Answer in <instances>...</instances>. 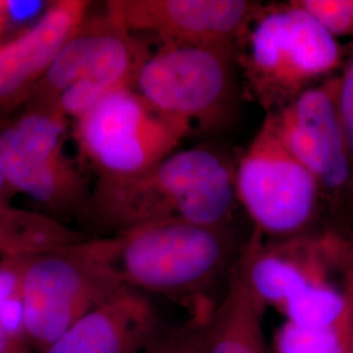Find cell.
<instances>
[{"label": "cell", "mask_w": 353, "mask_h": 353, "mask_svg": "<svg viewBox=\"0 0 353 353\" xmlns=\"http://www.w3.org/2000/svg\"><path fill=\"white\" fill-rule=\"evenodd\" d=\"M271 115L284 144L328 189L351 176L350 148L339 106V90L312 87Z\"/></svg>", "instance_id": "cell-10"}, {"label": "cell", "mask_w": 353, "mask_h": 353, "mask_svg": "<svg viewBox=\"0 0 353 353\" xmlns=\"http://www.w3.org/2000/svg\"><path fill=\"white\" fill-rule=\"evenodd\" d=\"M0 353H33L26 341L11 335L0 322Z\"/></svg>", "instance_id": "cell-19"}, {"label": "cell", "mask_w": 353, "mask_h": 353, "mask_svg": "<svg viewBox=\"0 0 353 353\" xmlns=\"http://www.w3.org/2000/svg\"><path fill=\"white\" fill-rule=\"evenodd\" d=\"M236 201L227 160L208 148H190L137 176L97 181L80 217L113 234L166 220L227 227Z\"/></svg>", "instance_id": "cell-1"}, {"label": "cell", "mask_w": 353, "mask_h": 353, "mask_svg": "<svg viewBox=\"0 0 353 353\" xmlns=\"http://www.w3.org/2000/svg\"><path fill=\"white\" fill-rule=\"evenodd\" d=\"M297 3L334 37L352 32L347 0H300Z\"/></svg>", "instance_id": "cell-17"}, {"label": "cell", "mask_w": 353, "mask_h": 353, "mask_svg": "<svg viewBox=\"0 0 353 353\" xmlns=\"http://www.w3.org/2000/svg\"><path fill=\"white\" fill-rule=\"evenodd\" d=\"M191 131L154 109L134 87H125L75 121L74 138L97 181H108L145 172L178 151Z\"/></svg>", "instance_id": "cell-5"}, {"label": "cell", "mask_w": 353, "mask_h": 353, "mask_svg": "<svg viewBox=\"0 0 353 353\" xmlns=\"http://www.w3.org/2000/svg\"><path fill=\"white\" fill-rule=\"evenodd\" d=\"M0 205H8V204H3V203H0Z\"/></svg>", "instance_id": "cell-22"}, {"label": "cell", "mask_w": 353, "mask_h": 353, "mask_svg": "<svg viewBox=\"0 0 353 353\" xmlns=\"http://www.w3.org/2000/svg\"><path fill=\"white\" fill-rule=\"evenodd\" d=\"M96 241L119 284L144 294L202 299L234 252L227 227L178 220L143 224Z\"/></svg>", "instance_id": "cell-2"}, {"label": "cell", "mask_w": 353, "mask_h": 353, "mask_svg": "<svg viewBox=\"0 0 353 353\" xmlns=\"http://www.w3.org/2000/svg\"><path fill=\"white\" fill-rule=\"evenodd\" d=\"M23 109L0 127V168L7 185L55 219L81 216L90 192L65 151L68 121L48 108Z\"/></svg>", "instance_id": "cell-6"}, {"label": "cell", "mask_w": 353, "mask_h": 353, "mask_svg": "<svg viewBox=\"0 0 353 353\" xmlns=\"http://www.w3.org/2000/svg\"><path fill=\"white\" fill-rule=\"evenodd\" d=\"M352 353H353V351H352Z\"/></svg>", "instance_id": "cell-23"}, {"label": "cell", "mask_w": 353, "mask_h": 353, "mask_svg": "<svg viewBox=\"0 0 353 353\" xmlns=\"http://www.w3.org/2000/svg\"><path fill=\"white\" fill-rule=\"evenodd\" d=\"M241 65L252 99L267 114L299 97L341 57L335 37L294 0L265 7L243 38Z\"/></svg>", "instance_id": "cell-3"}, {"label": "cell", "mask_w": 353, "mask_h": 353, "mask_svg": "<svg viewBox=\"0 0 353 353\" xmlns=\"http://www.w3.org/2000/svg\"><path fill=\"white\" fill-rule=\"evenodd\" d=\"M13 194L12 190L10 189V186L7 185L4 176H3V172H1V168H0V203L3 204H11V198H12Z\"/></svg>", "instance_id": "cell-21"}, {"label": "cell", "mask_w": 353, "mask_h": 353, "mask_svg": "<svg viewBox=\"0 0 353 353\" xmlns=\"http://www.w3.org/2000/svg\"><path fill=\"white\" fill-rule=\"evenodd\" d=\"M319 182L265 115L234 168L236 198L256 232L274 241L301 236L316 208Z\"/></svg>", "instance_id": "cell-7"}, {"label": "cell", "mask_w": 353, "mask_h": 353, "mask_svg": "<svg viewBox=\"0 0 353 353\" xmlns=\"http://www.w3.org/2000/svg\"><path fill=\"white\" fill-rule=\"evenodd\" d=\"M11 20V11H10V1L0 0V43L4 42L3 37L7 30V26Z\"/></svg>", "instance_id": "cell-20"}, {"label": "cell", "mask_w": 353, "mask_h": 353, "mask_svg": "<svg viewBox=\"0 0 353 353\" xmlns=\"http://www.w3.org/2000/svg\"><path fill=\"white\" fill-rule=\"evenodd\" d=\"M159 335L147 294L122 287L42 353H144Z\"/></svg>", "instance_id": "cell-12"}, {"label": "cell", "mask_w": 353, "mask_h": 353, "mask_svg": "<svg viewBox=\"0 0 353 353\" xmlns=\"http://www.w3.org/2000/svg\"><path fill=\"white\" fill-rule=\"evenodd\" d=\"M122 288L96 239L21 258L20 290L26 341L42 353L89 312Z\"/></svg>", "instance_id": "cell-4"}, {"label": "cell", "mask_w": 353, "mask_h": 353, "mask_svg": "<svg viewBox=\"0 0 353 353\" xmlns=\"http://www.w3.org/2000/svg\"><path fill=\"white\" fill-rule=\"evenodd\" d=\"M212 309L210 303L201 300L190 322L169 334H160L144 353H205V336Z\"/></svg>", "instance_id": "cell-16"}, {"label": "cell", "mask_w": 353, "mask_h": 353, "mask_svg": "<svg viewBox=\"0 0 353 353\" xmlns=\"http://www.w3.org/2000/svg\"><path fill=\"white\" fill-rule=\"evenodd\" d=\"M90 3L59 0L37 21L0 43V114L21 109L52 61L88 17Z\"/></svg>", "instance_id": "cell-11"}, {"label": "cell", "mask_w": 353, "mask_h": 353, "mask_svg": "<svg viewBox=\"0 0 353 353\" xmlns=\"http://www.w3.org/2000/svg\"><path fill=\"white\" fill-rule=\"evenodd\" d=\"M351 303L334 323L318 328L297 327L285 322L276 336V353H352Z\"/></svg>", "instance_id": "cell-15"}, {"label": "cell", "mask_w": 353, "mask_h": 353, "mask_svg": "<svg viewBox=\"0 0 353 353\" xmlns=\"http://www.w3.org/2000/svg\"><path fill=\"white\" fill-rule=\"evenodd\" d=\"M339 106L348 148L353 157V58L339 87Z\"/></svg>", "instance_id": "cell-18"}, {"label": "cell", "mask_w": 353, "mask_h": 353, "mask_svg": "<svg viewBox=\"0 0 353 353\" xmlns=\"http://www.w3.org/2000/svg\"><path fill=\"white\" fill-rule=\"evenodd\" d=\"M89 239L50 214L0 205V258L28 256Z\"/></svg>", "instance_id": "cell-14"}, {"label": "cell", "mask_w": 353, "mask_h": 353, "mask_svg": "<svg viewBox=\"0 0 353 353\" xmlns=\"http://www.w3.org/2000/svg\"><path fill=\"white\" fill-rule=\"evenodd\" d=\"M234 46L161 45L141 64L134 89L166 117L212 123L232 99Z\"/></svg>", "instance_id": "cell-8"}, {"label": "cell", "mask_w": 353, "mask_h": 353, "mask_svg": "<svg viewBox=\"0 0 353 353\" xmlns=\"http://www.w3.org/2000/svg\"><path fill=\"white\" fill-rule=\"evenodd\" d=\"M265 307L234 263L224 297L210 316L205 353H270Z\"/></svg>", "instance_id": "cell-13"}, {"label": "cell", "mask_w": 353, "mask_h": 353, "mask_svg": "<svg viewBox=\"0 0 353 353\" xmlns=\"http://www.w3.org/2000/svg\"><path fill=\"white\" fill-rule=\"evenodd\" d=\"M128 32L161 45L241 42L263 6L249 0H113L105 6Z\"/></svg>", "instance_id": "cell-9"}]
</instances>
